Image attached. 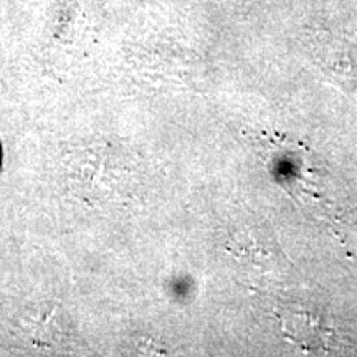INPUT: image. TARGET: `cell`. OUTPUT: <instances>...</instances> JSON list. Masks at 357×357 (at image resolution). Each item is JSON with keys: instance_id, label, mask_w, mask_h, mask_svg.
I'll return each instance as SVG.
<instances>
[{"instance_id": "1", "label": "cell", "mask_w": 357, "mask_h": 357, "mask_svg": "<svg viewBox=\"0 0 357 357\" xmlns=\"http://www.w3.org/2000/svg\"><path fill=\"white\" fill-rule=\"evenodd\" d=\"M319 55L323 58L326 71L342 86L357 89V52L341 40L326 35L321 43Z\"/></svg>"}]
</instances>
